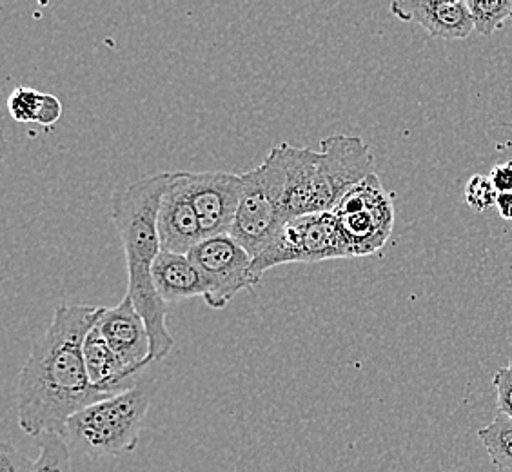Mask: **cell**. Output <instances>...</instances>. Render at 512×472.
<instances>
[{"label":"cell","instance_id":"obj_8","mask_svg":"<svg viewBox=\"0 0 512 472\" xmlns=\"http://www.w3.org/2000/svg\"><path fill=\"white\" fill-rule=\"evenodd\" d=\"M189 258L206 282L204 300L211 309H226L231 300L258 286L253 276V256L231 235L207 236Z\"/></svg>","mask_w":512,"mask_h":472},{"label":"cell","instance_id":"obj_1","mask_svg":"<svg viewBox=\"0 0 512 472\" xmlns=\"http://www.w3.org/2000/svg\"><path fill=\"white\" fill-rule=\"evenodd\" d=\"M100 309L57 305L50 327L33 345L17 385L19 427L31 438H66L71 416L109 398L93 387L84 362V340Z\"/></svg>","mask_w":512,"mask_h":472},{"label":"cell","instance_id":"obj_6","mask_svg":"<svg viewBox=\"0 0 512 472\" xmlns=\"http://www.w3.org/2000/svg\"><path fill=\"white\" fill-rule=\"evenodd\" d=\"M331 213L353 258L380 253L393 235V195L376 173L345 193Z\"/></svg>","mask_w":512,"mask_h":472},{"label":"cell","instance_id":"obj_3","mask_svg":"<svg viewBox=\"0 0 512 472\" xmlns=\"http://www.w3.org/2000/svg\"><path fill=\"white\" fill-rule=\"evenodd\" d=\"M149 402L151 393L142 384L113 394L71 416L66 440L93 460L131 453L144 429Z\"/></svg>","mask_w":512,"mask_h":472},{"label":"cell","instance_id":"obj_16","mask_svg":"<svg viewBox=\"0 0 512 472\" xmlns=\"http://www.w3.org/2000/svg\"><path fill=\"white\" fill-rule=\"evenodd\" d=\"M8 111L13 120L22 124L33 122L44 128H51L62 117V102L39 89L17 86L8 99Z\"/></svg>","mask_w":512,"mask_h":472},{"label":"cell","instance_id":"obj_15","mask_svg":"<svg viewBox=\"0 0 512 472\" xmlns=\"http://www.w3.org/2000/svg\"><path fill=\"white\" fill-rule=\"evenodd\" d=\"M84 362L91 384L102 393L113 396L135 387L129 382L138 374L120 360L119 354L109 347L97 327H93L84 340Z\"/></svg>","mask_w":512,"mask_h":472},{"label":"cell","instance_id":"obj_9","mask_svg":"<svg viewBox=\"0 0 512 472\" xmlns=\"http://www.w3.org/2000/svg\"><path fill=\"white\" fill-rule=\"evenodd\" d=\"M178 182L197 213L204 235H229L244 178L226 171H177Z\"/></svg>","mask_w":512,"mask_h":472},{"label":"cell","instance_id":"obj_10","mask_svg":"<svg viewBox=\"0 0 512 472\" xmlns=\"http://www.w3.org/2000/svg\"><path fill=\"white\" fill-rule=\"evenodd\" d=\"M95 327L133 373L151 364L148 327L128 295L113 307H102Z\"/></svg>","mask_w":512,"mask_h":472},{"label":"cell","instance_id":"obj_24","mask_svg":"<svg viewBox=\"0 0 512 472\" xmlns=\"http://www.w3.org/2000/svg\"><path fill=\"white\" fill-rule=\"evenodd\" d=\"M496 209H498V213H500V217H502L503 220H511L512 222V193L498 195Z\"/></svg>","mask_w":512,"mask_h":472},{"label":"cell","instance_id":"obj_2","mask_svg":"<svg viewBox=\"0 0 512 472\" xmlns=\"http://www.w3.org/2000/svg\"><path fill=\"white\" fill-rule=\"evenodd\" d=\"M171 173L140 178L113 195L111 220L119 231L126 267L128 293L144 318L151 340V364L162 362L175 347L168 327V304L153 284V266L162 253L158 236V211L168 189Z\"/></svg>","mask_w":512,"mask_h":472},{"label":"cell","instance_id":"obj_19","mask_svg":"<svg viewBox=\"0 0 512 472\" xmlns=\"http://www.w3.org/2000/svg\"><path fill=\"white\" fill-rule=\"evenodd\" d=\"M33 472H71V451L64 436L46 434L40 438V454Z\"/></svg>","mask_w":512,"mask_h":472},{"label":"cell","instance_id":"obj_5","mask_svg":"<svg viewBox=\"0 0 512 472\" xmlns=\"http://www.w3.org/2000/svg\"><path fill=\"white\" fill-rule=\"evenodd\" d=\"M353 258L333 213H313L282 224L267 246L253 258V276L260 282L267 271L286 264H320Z\"/></svg>","mask_w":512,"mask_h":472},{"label":"cell","instance_id":"obj_12","mask_svg":"<svg viewBox=\"0 0 512 472\" xmlns=\"http://www.w3.org/2000/svg\"><path fill=\"white\" fill-rule=\"evenodd\" d=\"M157 227L160 246L166 253L189 255L206 238L197 213L178 182L177 171L169 178L158 211Z\"/></svg>","mask_w":512,"mask_h":472},{"label":"cell","instance_id":"obj_23","mask_svg":"<svg viewBox=\"0 0 512 472\" xmlns=\"http://www.w3.org/2000/svg\"><path fill=\"white\" fill-rule=\"evenodd\" d=\"M489 178L493 180L494 187L500 195L512 193V160L494 166Z\"/></svg>","mask_w":512,"mask_h":472},{"label":"cell","instance_id":"obj_7","mask_svg":"<svg viewBox=\"0 0 512 472\" xmlns=\"http://www.w3.org/2000/svg\"><path fill=\"white\" fill-rule=\"evenodd\" d=\"M375 173V155L355 135H331L320 142L313 182V211L331 213L336 204Z\"/></svg>","mask_w":512,"mask_h":472},{"label":"cell","instance_id":"obj_14","mask_svg":"<svg viewBox=\"0 0 512 472\" xmlns=\"http://www.w3.org/2000/svg\"><path fill=\"white\" fill-rule=\"evenodd\" d=\"M286 158V195L284 211L287 220L313 215V182H315L318 151L282 144Z\"/></svg>","mask_w":512,"mask_h":472},{"label":"cell","instance_id":"obj_20","mask_svg":"<svg viewBox=\"0 0 512 472\" xmlns=\"http://www.w3.org/2000/svg\"><path fill=\"white\" fill-rule=\"evenodd\" d=\"M498 195L493 180L487 175L476 173L465 184V204L476 213H487L496 207Z\"/></svg>","mask_w":512,"mask_h":472},{"label":"cell","instance_id":"obj_18","mask_svg":"<svg viewBox=\"0 0 512 472\" xmlns=\"http://www.w3.org/2000/svg\"><path fill=\"white\" fill-rule=\"evenodd\" d=\"M467 6L473 15L474 31L483 37H491L512 20V0H469Z\"/></svg>","mask_w":512,"mask_h":472},{"label":"cell","instance_id":"obj_21","mask_svg":"<svg viewBox=\"0 0 512 472\" xmlns=\"http://www.w3.org/2000/svg\"><path fill=\"white\" fill-rule=\"evenodd\" d=\"M493 387L496 391L498 413L505 414L512 420V356L509 358V364L494 374Z\"/></svg>","mask_w":512,"mask_h":472},{"label":"cell","instance_id":"obj_17","mask_svg":"<svg viewBox=\"0 0 512 472\" xmlns=\"http://www.w3.org/2000/svg\"><path fill=\"white\" fill-rule=\"evenodd\" d=\"M478 438L489 454L496 472H512V420L496 414L493 422L478 431Z\"/></svg>","mask_w":512,"mask_h":472},{"label":"cell","instance_id":"obj_11","mask_svg":"<svg viewBox=\"0 0 512 472\" xmlns=\"http://www.w3.org/2000/svg\"><path fill=\"white\" fill-rule=\"evenodd\" d=\"M391 13L398 20L422 26L434 39L465 40L474 31L465 0H396Z\"/></svg>","mask_w":512,"mask_h":472},{"label":"cell","instance_id":"obj_4","mask_svg":"<svg viewBox=\"0 0 512 472\" xmlns=\"http://www.w3.org/2000/svg\"><path fill=\"white\" fill-rule=\"evenodd\" d=\"M242 178L244 189L229 235L255 258L287 222L284 211L286 158L282 144L271 148L264 162L242 173Z\"/></svg>","mask_w":512,"mask_h":472},{"label":"cell","instance_id":"obj_22","mask_svg":"<svg viewBox=\"0 0 512 472\" xmlns=\"http://www.w3.org/2000/svg\"><path fill=\"white\" fill-rule=\"evenodd\" d=\"M35 460L20 453L19 449L11 447L8 443L0 445V472H33Z\"/></svg>","mask_w":512,"mask_h":472},{"label":"cell","instance_id":"obj_13","mask_svg":"<svg viewBox=\"0 0 512 472\" xmlns=\"http://www.w3.org/2000/svg\"><path fill=\"white\" fill-rule=\"evenodd\" d=\"M153 284L168 305L206 295V282L189 255L162 251L153 266Z\"/></svg>","mask_w":512,"mask_h":472}]
</instances>
